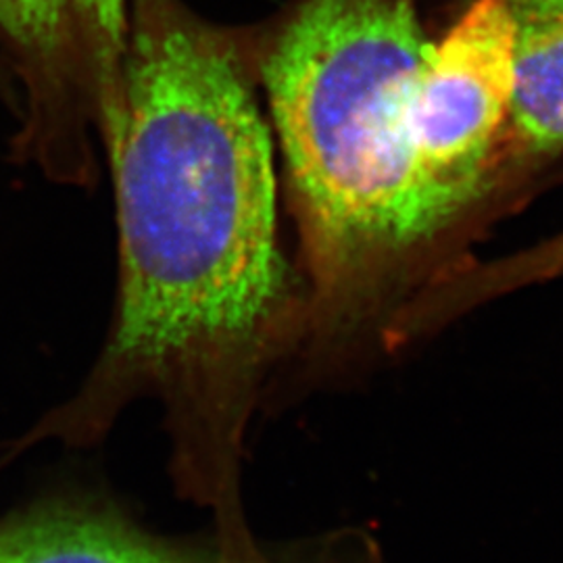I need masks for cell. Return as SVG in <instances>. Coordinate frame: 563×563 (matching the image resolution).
I'll list each match as a JSON object with an SVG mask.
<instances>
[{
	"instance_id": "obj_1",
	"label": "cell",
	"mask_w": 563,
	"mask_h": 563,
	"mask_svg": "<svg viewBox=\"0 0 563 563\" xmlns=\"http://www.w3.org/2000/svg\"><path fill=\"white\" fill-rule=\"evenodd\" d=\"M120 225V301L80 390L4 460L97 443L136 399H157L172 478L218 537L260 553L242 514L246 428L272 374L299 355L305 284L282 255L255 32L181 0H130L120 128L104 148Z\"/></svg>"
},
{
	"instance_id": "obj_2",
	"label": "cell",
	"mask_w": 563,
	"mask_h": 563,
	"mask_svg": "<svg viewBox=\"0 0 563 563\" xmlns=\"http://www.w3.org/2000/svg\"><path fill=\"white\" fill-rule=\"evenodd\" d=\"M430 44L413 0H297L255 32L316 365L388 349L455 232L418 90Z\"/></svg>"
},
{
	"instance_id": "obj_3",
	"label": "cell",
	"mask_w": 563,
	"mask_h": 563,
	"mask_svg": "<svg viewBox=\"0 0 563 563\" xmlns=\"http://www.w3.org/2000/svg\"><path fill=\"white\" fill-rule=\"evenodd\" d=\"M130 0H0V57L20 81L11 157L90 188L120 128Z\"/></svg>"
},
{
	"instance_id": "obj_4",
	"label": "cell",
	"mask_w": 563,
	"mask_h": 563,
	"mask_svg": "<svg viewBox=\"0 0 563 563\" xmlns=\"http://www.w3.org/2000/svg\"><path fill=\"white\" fill-rule=\"evenodd\" d=\"M0 563H280L223 543L146 532L118 507L88 501L32 505L0 520Z\"/></svg>"
},
{
	"instance_id": "obj_5",
	"label": "cell",
	"mask_w": 563,
	"mask_h": 563,
	"mask_svg": "<svg viewBox=\"0 0 563 563\" xmlns=\"http://www.w3.org/2000/svg\"><path fill=\"white\" fill-rule=\"evenodd\" d=\"M514 23V97L505 155L563 151V0H505Z\"/></svg>"
},
{
	"instance_id": "obj_6",
	"label": "cell",
	"mask_w": 563,
	"mask_h": 563,
	"mask_svg": "<svg viewBox=\"0 0 563 563\" xmlns=\"http://www.w3.org/2000/svg\"><path fill=\"white\" fill-rule=\"evenodd\" d=\"M523 272L534 282L563 276V234L523 253Z\"/></svg>"
},
{
	"instance_id": "obj_7",
	"label": "cell",
	"mask_w": 563,
	"mask_h": 563,
	"mask_svg": "<svg viewBox=\"0 0 563 563\" xmlns=\"http://www.w3.org/2000/svg\"><path fill=\"white\" fill-rule=\"evenodd\" d=\"M7 88V74H4V69H2V65H0V92Z\"/></svg>"
}]
</instances>
